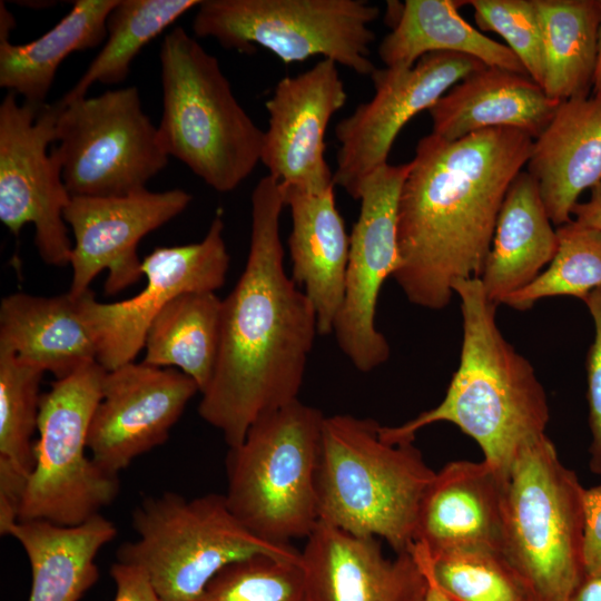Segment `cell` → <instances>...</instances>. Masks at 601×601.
<instances>
[{
	"label": "cell",
	"mask_w": 601,
	"mask_h": 601,
	"mask_svg": "<svg viewBox=\"0 0 601 601\" xmlns=\"http://www.w3.org/2000/svg\"><path fill=\"white\" fill-rule=\"evenodd\" d=\"M413 443L388 442L372 418L325 416L316 477L319 522L383 540L395 553L411 551L435 475Z\"/></svg>",
	"instance_id": "4"
},
{
	"label": "cell",
	"mask_w": 601,
	"mask_h": 601,
	"mask_svg": "<svg viewBox=\"0 0 601 601\" xmlns=\"http://www.w3.org/2000/svg\"><path fill=\"white\" fill-rule=\"evenodd\" d=\"M584 491L546 435L503 480L502 554L534 601H566L585 578Z\"/></svg>",
	"instance_id": "7"
},
{
	"label": "cell",
	"mask_w": 601,
	"mask_h": 601,
	"mask_svg": "<svg viewBox=\"0 0 601 601\" xmlns=\"http://www.w3.org/2000/svg\"><path fill=\"white\" fill-rule=\"evenodd\" d=\"M600 8V24H599V35H598V55H597V65L593 77V95L601 93V0H599Z\"/></svg>",
	"instance_id": "42"
},
{
	"label": "cell",
	"mask_w": 601,
	"mask_h": 601,
	"mask_svg": "<svg viewBox=\"0 0 601 601\" xmlns=\"http://www.w3.org/2000/svg\"><path fill=\"white\" fill-rule=\"evenodd\" d=\"M160 65V146L216 191H233L260 162L265 131L236 99L218 59L184 28L166 33Z\"/></svg>",
	"instance_id": "5"
},
{
	"label": "cell",
	"mask_w": 601,
	"mask_h": 601,
	"mask_svg": "<svg viewBox=\"0 0 601 601\" xmlns=\"http://www.w3.org/2000/svg\"><path fill=\"white\" fill-rule=\"evenodd\" d=\"M223 233L217 215L200 242L155 248L141 263L146 286L128 299L100 303L91 289L82 294L97 362L106 371L135 362L150 324L173 299L186 293H215L225 284L230 258Z\"/></svg>",
	"instance_id": "15"
},
{
	"label": "cell",
	"mask_w": 601,
	"mask_h": 601,
	"mask_svg": "<svg viewBox=\"0 0 601 601\" xmlns=\"http://www.w3.org/2000/svg\"><path fill=\"white\" fill-rule=\"evenodd\" d=\"M197 392L196 382L176 368L130 362L107 371L88 433L91 459L118 476L167 441Z\"/></svg>",
	"instance_id": "17"
},
{
	"label": "cell",
	"mask_w": 601,
	"mask_h": 601,
	"mask_svg": "<svg viewBox=\"0 0 601 601\" xmlns=\"http://www.w3.org/2000/svg\"><path fill=\"white\" fill-rule=\"evenodd\" d=\"M59 104L51 154L71 197L141 191L167 166L169 156L136 87Z\"/></svg>",
	"instance_id": "11"
},
{
	"label": "cell",
	"mask_w": 601,
	"mask_h": 601,
	"mask_svg": "<svg viewBox=\"0 0 601 601\" xmlns=\"http://www.w3.org/2000/svg\"><path fill=\"white\" fill-rule=\"evenodd\" d=\"M131 525L137 539L119 546L118 562L141 569L161 601H194L219 571L244 559L300 555L293 544L254 535L224 494L147 496L135 508Z\"/></svg>",
	"instance_id": "8"
},
{
	"label": "cell",
	"mask_w": 601,
	"mask_h": 601,
	"mask_svg": "<svg viewBox=\"0 0 601 601\" xmlns=\"http://www.w3.org/2000/svg\"><path fill=\"white\" fill-rule=\"evenodd\" d=\"M194 601H312L300 555H255L219 571Z\"/></svg>",
	"instance_id": "35"
},
{
	"label": "cell",
	"mask_w": 601,
	"mask_h": 601,
	"mask_svg": "<svg viewBox=\"0 0 601 601\" xmlns=\"http://www.w3.org/2000/svg\"><path fill=\"white\" fill-rule=\"evenodd\" d=\"M572 216L579 225L601 231V180L591 188L588 201L574 206Z\"/></svg>",
	"instance_id": "40"
},
{
	"label": "cell",
	"mask_w": 601,
	"mask_h": 601,
	"mask_svg": "<svg viewBox=\"0 0 601 601\" xmlns=\"http://www.w3.org/2000/svg\"><path fill=\"white\" fill-rule=\"evenodd\" d=\"M325 415L299 400L252 424L226 457L225 499L254 535L290 545L319 522L316 477Z\"/></svg>",
	"instance_id": "6"
},
{
	"label": "cell",
	"mask_w": 601,
	"mask_h": 601,
	"mask_svg": "<svg viewBox=\"0 0 601 601\" xmlns=\"http://www.w3.org/2000/svg\"><path fill=\"white\" fill-rule=\"evenodd\" d=\"M0 351L14 354L56 380L97 361V343L82 295L43 297L13 293L0 304Z\"/></svg>",
	"instance_id": "24"
},
{
	"label": "cell",
	"mask_w": 601,
	"mask_h": 601,
	"mask_svg": "<svg viewBox=\"0 0 601 601\" xmlns=\"http://www.w3.org/2000/svg\"><path fill=\"white\" fill-rule=\"evenodd\" d=\"M594 323V339L587 356L589 426L592 435L589 466L601 475V287L583 300Z\"/></svg>",
	"instance_id": "37"
},
{
	"label": "cell",
	"mask_w": 601,
	"mask_h": 601,
	"mask_svg": "<svg viewBox=\"0 0 601 601\" xmlns=\"http://www.w3.org/2000/svg\"><path fill=\"white\" fill-rule=\"evenodd\" d=\"M347 93L337 63L323 58L311 69L280 79L265 102L268 128L260 162L283 186L321 194L334 187L325 159V132Z\"/></svg>",
	"instance_id": "18"
},
{
	"label": "cell",
	"mask_w": 601,
	"mask_h": 601,
	"mask_svg": "<svg viewBox=\"0 0 601 601\" xmlns=\"http://www.w3.org/2000/svg\"><path fill=\"white\" fill-rule=\"evenodd\" d=\"M556 233L559 247L549 266L503 304L526 311L546 297L573 296L584 300L601 287V231L572 219L559 226Z\"/></svg>",
	"instance_id": "34"
},
{
	"label": "cell",
	"mask_w": 601,
	"mask_h": 601,
	"mask_svg": "<svg viewBox=\"0 0 601 601\" xmlns=\"http://www.w3.org/2000/svg\"><path fill=\"white\" fill-rule=\"evenodd\" d=\"M427 581L451 601H534L502 552L481 546L426 551L413 545Z\"/></svg>",
	"instance_id": "33"
},
{
	"label": "cell",
	"mask_w": 601,
	"mask_h": 601,
	"mask_svg": "<svg viewBox=\"0 0 601 601\" xmlns=\"http://www.w3.org/2000/svg\"><path fill=\"white\" fill-rule=\"evenodd\" d=\"M424 601H451L433 583L428 581V590Z\"/></svg>",
	"instance_id": "43"
},
{
	"label": "cell",
	"mask_w": 601,
	"mask_h": 601,
	"mask_svg": "<svg viewBox=\"0 0 601 601\" xmlns=\"http://www.w3.org/2000/svg\"><path fill=\"white\" fill-rule=\"evenodd\" d=\"M526 167L551 221L570 223L581 193L601 180V93L561 102Z\"/></svg>",
	"instance_id": "21"
},
{
	"label": "cell",
	"mask_w": 601,
	"mask_h": 601,
	"mask_svg": "<svg viewBox=\"0 0 601 601\" xmlns=\"http://www.w3.org/2000/svg\"><path fill=\"white\" fill-rule=\"evenodd\" d=\"M280 184L263 177L252 193L245 268L221 300L216 368L198 405L200 417L239 445L259 417L298 398L318 335L315 309L284 265Z\"/></svg>",
	"instance_id": "1"
},
{
	"label": "cell",
	"mask_w": 601,
	"mask_h": 601,
	"mask_svg": "<svg viewBox=\"0 0 601 601\" xmlns=\"http://www.w3.org/2000/svg\"><path fill=\"white\" fill-rule=\"evenodd\" d=\"M410 162H388L359 186L358 218L349 236L345 294L333 334L343 354L363 373L384 364L391 354L376 328L375 312L385 279L397 267V203Z\"/></svg>",
	"instance_id": "13"
},
{
	"label": "cell",
	"mask_w": 601,
	"mask_h": 601,
	"mask_svg": "<svg viewBox=\"0 0 601 601\" xmlns=\"http://www.w3.org/2000/svg\"><path fill=\"white\" fill-rule=\"evenodd\" d=\"M191 199L179 188L145 189L117 197H71L63 213L75 238L68 293L82 295L104 269L108 270L106 295L135 284L142 276V260L137 255L140 239L181 214Z\"/></svg>",
	"instance_id": "16"
},
{
	"label": "cell",
	"mask_w": 601,
	"mask_h": 601,
	"mask_svg": "<svg viewBox=\"0 0 601 601\" xmlns=\"http://www.w3.org/2000/svg\"><path fill=\"white\" fill-rule=\"evenodd\" d=\"M583 564L585 577L601 575V484L584 491Z\"/></svg>",
	"instance_id": "38"
},
{
	"label": "cell",
	"mask_w": 601,
	"mask_h": 601,
	"mask_svg": "<svg viewBox=\"0 0 601 601\" xmlns=\"http://www.w3.org/2000/svg\"><path fill=\"white\" fill-rule=\"evenodd\" d=\"M503 480L484 460L447 463L423 496L414 544L426 551L481 546L502 552Z\"/></svg>",
	"instance_id": "20"
},
{
	"label": "cell",
	"mask_w": 601,
	"mask_h": 601,
	"mask_svg": "<svg viewBox=\"0 0 601 601\" xmlns=\"http://www.w3.org/2000/svg\"><path fill=\"white\" fill-rule=\"evenodd\" d=\"M193 20L200 38L248 52L255 46L284 63L322 56L372 76L368 58L377 6L364 0H201Z\"/></svg>",
	"instance_id": "10"
},
{
	"label": "cell",
	"mask_w": 601,
	"mask_h": 601,
	"mask_svg": "<svg viewBox=\"0 0 601 601\" xmlns=\"http://www.w3.org/2000/svg\"><path fill=\"white\" fill-rule=\"evenodd\" d=\"M60 111L55 104L19 102L8 91L0 105V220L14 235L29 223L45 264H70L73 244L63 213L69 195L49 151Z\"/></svg>",
	"instance_id": "12"
},
{
	"label": "cell",
	"mask_w": 601,
	"mask_h": 601,
	"mask_svg": "<svg viewBox=\"0 0 601 601\" xmlns=\"http://www.w3.org/2000/svg\"><path fill=\"white\" fill-rule=\"evenodd\" d=\"M280 187L292 215V278L315 309L318 335H329L344 299L349 254V236L334 187L321 194Z\"/></svg>",
	"instance_id": "22"
},
{
	"label": "cell",
	"mask_w": 601,
	"mask_h": 601,
	"mask_svg": "<svg viewBox=\"0 0 601 601\" xmlns=\"http://www.w3.org/2000/svg\"><path fill=\"white\" fill-rule=\"evenodd\" d=\"M312 601H424L427 578L412 551L384 554L380 539L318 522L300 551Z\"/></svg>",
	"instance_id": "19"
},
{
	"label": "cell",
	"mask_w": 601,
	"mask_h": 601,
	"mask_svg": "<svg viewBox=\"0 0 601 601\" xmlns=\"http://www.w3.org/2000/svg\"><path fill=\"white\" fill-rule=\"evenodd\" d=\"M466 1L406 0L392 31L377 48L385 67H412L431 52L447 51L473 57L487 67L528 75L508 48L473 28L459 13Z\"/></svg>",
	"instance_id": "27"
},
{
	"label": "cell",
	"mask_w": 601,
	"mask_h": 601,
	"mask_svg": "<svg viewBox=\"0 0 601 601\" xmlns=\"http://www.w3.org/2000/svg\"><path fill=\"white\" fill-rule=\"evenodd\" d=\"M560 104L528 75L484 66L455 83L428 112L432 134L446 140L496 127L515 128L535 139Z\"/></svg>",
	"instance_id": "23"
},
{
	"label": "cell",
	"mask_w": 601,
	"mask_h": 601,
	"mask_svg": "<svg viewBox=\"0 0 601 601\" xmlns=\"http://www.w3.org/2000/svg\"><path fill=\"white\" fill-rule=\"evenodd\" d=\"M118 0H77L71 10L38 39L16 45L0 31V87L45 104L61 62L76 51L98 47L107 38V20Z\"/></svg>",
	"instance_id": "28"
},
{
	"label": "cell",
	"mask_w": 601,
	"mask_h": 601,
	"mask_svg": "<svg viewBox=\"0 0 601 601\" xmlns=\"http://www.w3.org/2000/svg\"><path fill=\"white\" fill-rule=\"evenodd\" d=\"M110 575L116 584L114 601H161L141 569L117 561Z\"/></svg>",
	"instance_id": "39"
},
{
	"label": "cell",
	"mask_w": 601,
	"mask_h": 601,
	"mask_svg": "<svg viewBox=\"0 0 601 601\" xmlns=\"http://www.w3.org/2000/svg\"><path fill=\"white\" fill-rule=\"evenodd\" d=\"M532 142L508 127L452 141L434 134L418 140L397 203L392 276L411 303L443 309L455 282L480 278L503 199Z\"/></svg>",
	"instance_id": "2"
},
{
	"label": "cell",
	"mask_w": 601,
	"mask_h": 601,
	"mask_svg": "<svg viewBox=\"0 0 601 601\" xmlns=\"http://www.w3.org/2000/svg\"><path fill=\"white\" fill-rule=\"evenodd\" d=\"M481 30L500 35L519 58L528 76L540 87L545 76V60L534 0H469Z\"/></svg>",
	"instance_id": "36"
},
{
	"label": "cell",
	"mask_w": 601,
	"mask_h": 601,
	"mask_svg": "<svg viewBox=\"0 0 601 601\" xmlns=\"http://www.w3.org/2000/svg\"><path fill=\"white\" fill-rule=\"evenodd\" d=\"M221 300L214 292L186 293L173 299L149 326L142 362L183 372L201 394L217 364Z\"/></svg>",
	"instance_id": "30"
},
{
	"label": "cell",
	"mask_w": 601,
	"mask_h": 601,
	"mask_svg": "<svg viewBox=\"0 0 601 601\" xmlns=\"http://www.w3.org/2000/svg\"><path fill=\"white\" fill-rule=\"evenodd\" d=\"M24 550L32 575L28 601H78L98 580L96 558L117 536L101 513L77 525L18 521L10 530Z\"/></svg>",
	"instance_id": "26"
},
{
	"label": "cell",
	"mask_w": 601,
	"mask_h": 601,
	"mask_svg": "<svg viewBox=\"0 0 601 601\" xmlns=\"http://www.w3.org/2000/svg\"><path fill=\"white\" fill-rule=\"evenodd\" d=\"M45 372L0 351V528L19 520V505L35 464L40 384Z\"/></svg>",
	"instance_id": "29"
},
{
	"label": "cell",
	"mask_w": 601,
	"mask_h": 601,
	"mask_svg": "<svg viewBox=\"0 0 601 601\" xmlns=\"http://www.w3.org/2000/svg\"><path fill=\"white\" fill-rule=\"evenodd\" d=\"M106 373L97 361L90 362L56 380L41 395L35 464L21 495L19 521L77 525L100 514L117 497L118 476L87 455L90 422Z\"/></svg>",
	"instance_id": "9"
},
{
	"label": "cell",
	"mask_w": 601,
	"mask_h": 601,
	"mask_svg": "<svg viewBox=\"0 0 601 601\" xmlns=\"http://www.w3.org/2000/svg\"><path fill=\"white\" fill-rule=\"evenodd\" d=\"M484 66L473 57L439 51L421 57L412 67L376 68L371 76L375 90L372 99L336 125L339 148L334 185L356 200L363 180L387 164L402 128Z\"/></svg>",
	"instance_id": "14"
},
{
	"label": "cell",
	"mask_w": 601,
	"mask_h": 601,
	"mask_svg": "<svg viewBox=\"0 0 601 601\" xmlns=\"http://www.w3.org/2000/svg\"><path fill=\"white\" fill-rule=\"evenodd\" d=\"M566 601H601V575L585 577Z\"/></svg>",
	"instance_id": "41"
},
{
	"label": "cell",
	"mask_w": 601,
	"mask_h": 601,
	"mask_svg": "<svg viewBox=\"0 0 601 601\" xmlns=\"http://www.w3.org/2000/svg\"><path fill=\"white\" fill-rule=\"evenodd\" d=\"M534 2L545 60L542 89L556 102L589 97L598 55L599 1Z\"/></svg>",
	"instance_id": "31"
},
{
	"label": "cell",
	"mask_w": 601,
	"mask_h": 601,
	"mask_svg": "<svg viewBox=\"0 0 601 601\" xmlns=\"http://www.w3.org/2000/svg\"><path fill=\"white\" fill-rule=\"evenodd\" d=\"M460 298L463 338L460 364L435 407L397 426L381 425L392 443L414 441L434 423L457 426L481 447L484 461L503 479L518 455L545 436L550 420L546 395L531 363L497 327L496 305L480 278L452 286Z\"/></svg>",
	"instance_id": "3"
},
{
	"label": "cell",
	"mask_w": 601,
	"mask_h": 601,
	"mask_svg": "<svg viewBox=\"0 0 601 601\" xmlns=\"http://www.w3.org/2000/svg\"><path fill=\"white\" fill-rule=\"evenodd\" d=\"M559 247L535 179L520 171L503 199L480 280L496 306L528 286L551 263Z\"/></svg>",
	"instance_id": "25"
},
{
	"label": "cell",
	"mask_w": 601,
	"mask_h": 601,
	"mask_svg": "<svg viewBox=\"0 0 601 601\" xmlns=\"http://www.w3.org/2000/svg\"><path fill=\"white\" fill-rule=\"evenodd\" d=\"M199 3V0H118L107 20V38L101 50L60 101L68 104L85 98L96 82H124L141 49Z\"/></svg>",
	"instance_id": "32"
}]
</instances>
